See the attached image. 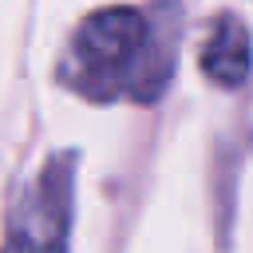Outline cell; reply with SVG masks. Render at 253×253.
I'll use <instances>...</instances> for the list:
<instances>
[{
	"mask_svg": "<svg viewBox=\"0 0 253 253\" xmlns=\"http://www.w3.org/2000/svg\"><path fill=\"white\" fill-rule=\"evenodd\" d=\"M249 63H253V47H249L245 24L237 16H217L202 43V71L221 87H237L245 83Z\"/></svg>",
	"mask_w": 253,
	"mask_h": 253,
	"instance_id": "3957f363",
	"label": "cell"
},
{
	"mask_svg": "<svg viewBox=\"0 0 253 253\" xmlns=\"http://www.w3.org/2000/svg\"><path fill=\"white\" fill-rule=\"evenodd\" d=\"M67 217H71V154H55L12 210L4 241L55 249L67 241Z\"/></svg>",
	"mask_w": 253,
	"mask_h": 253,
	"instance_id": "7a4b0ae2",
	"label": "cell"
},
{
	"mask_svg": "<svg viewBox=\"0 0 253 253\" xmlns=\"http://www.w3.org/2000/svg\"><path fill=\"white\" fill-rule=\"evenodd\" d=\"M59 75L71 91L95 103H150L170 79V47H158V36L142 12L103 8L71 36Z\"/></svg>",
	"mask_w": 253,
	"mask_h": 253,
	"instance_id": "6da1fadb",
	"label": "cell"
}]
</instances>
